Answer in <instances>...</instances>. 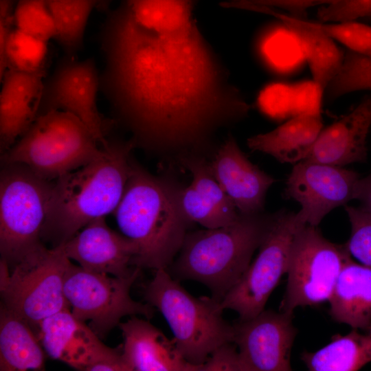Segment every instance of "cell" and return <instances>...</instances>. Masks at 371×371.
I'll return each mask as SVG.
<instances>
[{
	"instance_id": "6da1fadb",
	"label": "cell",
	"mask_w": 371,
	"mask_h": 371,
	"mask_svg": "<svg viewBox=\"0 0 371 371\" xmlns=\"http://www.w3.org/2000/svg\"><path fill=\"white\" fill-rule=\"evenodd\" d=\"M101 37L100 88L135 146L180 166L207 158L218 131L249 113L196 23L159 32L138 23L124 2L109 15Z\"/></svg>"
},
{
	"instance_id": "7a4b0ae2",
	"label": "cell",
	"mask_w": 371,
	"mask_h": 371,
	"mask_svg": "<svg viewBox=\"0 0 371 371\" xmlns=\"http://www.w3.org/2000/svg\"><path fill=\"white\" fill-rule=\"evenodd\" d=\"M182 188L168 177L152 175L132 158L113 214L121 233L137 247L133 267L167 269L177 257L192 224L181 206Z\"/></svg>"
},
{
	"instance_id": "3957f363",
	"label": "cell",
	"mask_w": 371,
	"mask_h": 371,
	"mask_svg": "<svg viewBox=\"0 0 371 371\" xmlns=\"http://www.w3.org/2000/svg\"><path fill=\"white\" fill-rule=\"evenodd\" d=\"M135 147L132 140L109 143L98 158L57 178L41 238L56 247L91 221L113 213L124 192Z\"/></svg>"
},
{
	"instance_id": "277c9868",
	"label": "cell",
	"mask_w": 371,
	"mask_h": 371,
	"mask_svg": "<svg viewBox=\"0 0 371 371\" xmlns=\"http://www.w3.org/2000/svg\"><path fill=\"white\" fill-rule=\"evenodd\" d=\"M271 214H239L233 223L188 232L167 269L177 281L194 280L209 289L221 302L251 263L269 227Z\"/></svg>"
},
{
	"instance_id": "5b68a950",
	"label": "cell",
	"mask_w": 371,
	"mask_h": 371,
	"mask_svg": "<svg viewBox=\"0 0 371 371\" xmlns=\"http://www.w3.org/2000/svg\"><path fill=\"white\" fill-rule=\"evenodd\" d=\"M144 293L146 302L164 317L179 351L199 371L218 348L234 342V326L223 317L220 302L194 297L166 269L155 271Z\"/></svg>"
},
{
	"instance_id": "8992f818",
	"label": "cell",
	"mask_w": 371,
	"mask_h": 371,
	"mask_svg": "<svg viewBox=\"0 0 371 371\" xmlns=\"http://www.w3.org/2000/svg\"><path fill=\"white\" fill-rule=\"evenodd\" d=\"M74 115L54 110L38 115L3 155L8 164H22L50 180L75 170L102 153L103 147Z\"/></svg>"
},
{
	"instance_id": "52a82bcc",
	"label": "cell",
	"mask_w": 371,
	"mask_h": 371,
	"mask_svg": "<svg viewBox=\"0 0 371 371\" xmlns=\"http://www.w3.org/2000/svg\"><path fill=\"white\" fill-rule=\"evenodd\" d=\"M70 262L58 247L48 249L42 242L23 256L10 271L1 260V304L25 320L37 336L45 319L71 307L63 291Z\"/></svg>"
},
{
	"instance_id": "ba28073f",
	"label": "cell",
	"mask_w": 371,
	"mask_h": 371,
	"mask_svg": "<svg viewBox=\"0 0 371 371\" xmlns=\"http://www.w3.org/2000/svg\"><path fill=\"white\" fill-rule=\"evenodd\" d=\"M52 183L22 164H8L0 178V252L8 267L41 243Z\"/></svg>"
},
{
	"instance_id": "9c48e42d",
	"label": "cell",
	"mask_w": 371,
	"mask_h": 371,
	"mask_svg": "<svg viewBox=\"0 0 371 371\" xmlns=\"http://www.w3.org/2000/svg\"><path fill=\"white\" fill-rule=\"evenodd\" d=\"M351 258L345 245L330 242L315 226L305 225L293 239L281 312L328 301L344 264Z\"/></svg>"
},
{
	"instance_id": "30bf717a",
	"label": "cell",
	"mask_w": 371,
	"mask_h": 371,
	"mask_svg": "<svg viewBox=\"0 0 371 371\" xmlns=\"http://www.w3.org/2000/svg\"><path fill=\"white\" fill-rule=\"evenodd\" d=\"M141 269L126 278L111 277L106 273L89 271L70 262L67 269L63 291L78 319L90 321V328L101 339L122 317L140 315L150 319L155 311L148 303L135 301L130 291Z\"/></svg>"
},
{
	"instance_id": "8fae6325",
	"label": "cell",
	"mask_w": 371,
	"mask_h": 371,
	"mask_svg": "<svg viewBox=\"0 0 371 371\" xmlns=\"http://www.w3.org/2000/svg\"><path fill=\"white\" fill-rule=\"evenodd\" d=\"M305 225L297 213L283 210L271 214L256 258L220 302L223 311L233 310L239 320H247L265 310L271 293L286 273L295 236Z\"/></svg>"
},
{
	"instance_id": "7c38bea8",
	"label": "cell",
	"mask_w": 371,
	"mask_h": 371,
	"mask_svg": "<svg viewBox=\"0 0 371 371\" xmlns=\"http://www.w3.org/2000/svg\"><path fill=\"white\" fill-rule=\"evenodd\" d=\"M38 337L48 356L76 370L128 371L122 344L115 348L106 346L69 309L45 319L39 326Z\"/></svg>"
},
{
	"instance_id": "4fadbf2b",
	"label": "cell",
	"mask_w": 371,
	"mask_h": 371,
	"mask_svg": "<svg viewBox=\"0 0 371 371\" xmlns=\"http://www.w3.org/2000/svg\"><path fill=\"white\" fill-rule=\"evenodd\" d=\"M99 88L100 76L93 59L78 61L67 56L44 82L38 116L54 110L69 112L79 118L104 147L109 144L105 134L111 123L102 117L98 109Z\"/></svg>"
},
{
	"instance_id": "5bb4252c",
	"label": "cell",
	"mask_w": 371,
	"mask_h": 371,
	"mask_svg": "<svg viewBox=\"0 0 371 371\" xmlns=\"http://www.w3.org/2000/svg\"><path fill=\"white\" fill-rule=\"evenodd\" d=\"M359 179L354 170L304 159L289 175L284 196L300 205L297 215L303 223L317 227L330 211L354 199Z\"/></svg>"
},
{
	"instance_id": "9a60e30c",
	"label": "cell",
	"mask_w": 371,
	"mask_h": 371,
	"mask_svg": "<svg viewBox=\"0 0 371 371\" xmlns=\"http://www.w3.org/2000/svg\"><path fill=\"white\" fill-rule=\"evenodd\" d=\"M293 313L263 310L233 326L234 343L247 371L291 370V353L297 335Z\"/></svg>"
},
{
	"instance_id": "2e32d148",
	"label": "cell",
	"mask_w": 371,
	"mask_h": 371,
	"mask_svg": "<svg viewBox=\"0 0 371 371\" xmlns=\"http://www.w3.org/2000/svg\"><path fill=\"white\" fill-rule=\"evenodd\" d=\"M56 247L69 259L76 260L89 271L126 278L137 269L131 268L137 251L135 244L111 229L104 217L91 221L82 231Z\"/></svg>"
},
{
	"instance_id": "e0dca14e",
	"label": "cell",
	"mask_w": 371,
	"mask_h": 371,
	"mask_svg": "<svg viewBox=\"0 0 371 371\" xmlns=\"http://www.w3.org/2000/svg\"><path fill=\"white\" fill-rule=\"evenodd\" d=\"M211 172L240 214L263 211L276 179L251 163L232 135H228L209 161Z\"/></svg>"
},
{
	"instance_id": "ac0fdd59",
	"label": "cell",
	"mask_w": 371,
	"mask_h": 371,
	"mask_svg": "<svg viewBox=\"0 0 371 371\" xmlns=\"http://www.w3.org/2000/svg\"><path fill=\"white\" fill-rule=\"evenodd\" d=\"M371 128V94L350 111L322 130L305 159L344 167L364 162Z\"/></svg>"
},
{
	"instance_id": "d6986e66",
	"label": "cell",
	"mask_w": 371,
	"mask_h": 371,
	"mask_svg": "<svg viewBox=\"0 0 371 371\" xmlns=\"http://www.w3.org/2000/svg\"><path fill=\"white\" fill-rule=\"evenodd\" d=\"M209 161L194 157L182 162L181 166L190 172L192 181L182 188L180 203L192 223L216 228L233 223L240 213L212 175Z\"/></svg>"
},
{
	"instance_id": "ffe728a7",
	"label": "cell",
	"mask_w": 371,
	"mask_h": 371,
	"mask_svg": "<svg viewBox=\"0 0 371 371\" xmlns=\"http://www.w3.org/2000/svg\"><path fill=\"white\" fill-rule=\"evenodd\" d=\"M123 337V356L130 371H199L186 361L174 339L148 320L132 317L118 325Z\"/></svg>"
},
{
	"instance_id": "44dd1931",
	"label": "cell",
	"mask_w": 371,
	"mask_h": 371,
	"mask_svg": "<svg viewBox=\"0 0 371 371\" xmlns=\"http://www.w3.org/2000/svg\"><path fill=\"white\" fill-rule=\"evenodd\" d=\"M45 73L8 69L0 93L1 151L4 153L38 116Z\"/></svg>"
},
{
	"instance_id": "7402d4cb",
	"label": "cell",
	"mask_w": 371,
	"mask_h": 371,
	"mask_svg": "<svg viewBox=\"0 0 371 371\" xmlns=\"http://www.w3.org/2000/svg\"><path fill=\"white\" fill-rule=\"evenodd\" d=\"M328 302L333 320L371 335V268L348 260Z\"/></svg>"
},
{
	"instance_id": "603a6c76",
	"label": "cell",
	"mask_w": 371,
	"mask_h": 371,
	"mask_svg": "<svg viewBox=\"0 0 371 371\" xmlns=\"http://www.w3.org/2000/svg\"><path fill=\"white\" fill-rule=\"evenodd\" d=\"M322 129L320 114H297L271 131L250 137L247 144L252 151L295 164L306 158Z\"/></svg>"
},
{
	"instance_id": "cb8c5ba5",
	"label": "cell",
	"mask_w": 371,
	"mask_h": 371,
	"mask_svg": "<svg viewBox=\"0 0 371 371\" xmlns=\"http://www.w3.org/2000/svg\"><path fill=\"white\" fill-rule=\"evenodd\" d=\"M245 10L267 14L278 19L288 30L295 34L301 41L314 82L321 93L340 68L344 53H342L326 34L304 24L302 19L296 16L284 14L271 8L247 2Z\"/></svg>"
},
{
	"instance_id": "d4e9b609",
	"label": "cell",
	"mask_w": 371,
	"mask_h": 371,
	"mask_svg": "<svg viewBox=\"0 0 371 371\" xmlns=\"http://www.w3.org/2000/svg\"><path fill=\"white\" fill-rule=\"evenodd\" d=\"M45 352L31 326L1 304L0 370H43Z\"/></svg>"
},
{
	"instance_id": "484cf974",
	"label": "cell",
	"mask_w": 371,
	"mask_h": 371,
	"mask_svg": "<svg viewBox=\"0 0 371 371\" xmlns=\"http://www.w3.org/2000/svg\"><path fill=\"white\" fill-rule=\"evenodd\" d=\"M301 359L311 371L358 370L371 361V335L353 329L332 337L329 344L315 352H304Z\"/></svg>"
},
{
	"instance_id": "4316f807",
	"label": "cell",
	"mask_w": 371,
	"mask_h": 371,
	"mask_svg": "<svg viewBox=\"0 0 371 371\" xmlns=\"http://www.w3.org/2000/svg\"><path fill=\"white\" fill-rule=\"evenodd\" d=\"M49 10L57 31L56 40L67 57L82 47L87 23L94 8L104 10L110 0H41Z\"/></svg>"
},
{
	"instance_id": "83f0119b",
	"label": "cell",
	"mask_w": 371,
	"mask_h": 371,
	"mask_svg": "<svg viewBox=\"0 0 371 371\" xmlns=\"http://www.w3.org/2000/svg\"><path fill=\"white\" fill-rule=\"evenodd\" d=\"M136 21L161 32L187 29L196 23L195 0H125Z\"/></svg>"
},
{
	"instance_id": "f1b7e54d",
	"label": "cell",
	"mask_w": 371,
	"mask_h": 371,
	"mask_svg": "<svg viewBox=\"0 0 371 371\" xmlns=\"http://www.w3.org/2000/svg\"><path fill=\"white\" fill-rule=\"evenodd\" d=\"M47 54V42L17 28L12 29L5 48V72L13 69L26 73H45Z\"/></svg>"
},
{
	"instance_id": "f546056e",
	"label": "cell",
	"mask_w": 371,
	"mask_h": 371,
	"mask_svg": "<svg viewBox=\"0 0 371 371\" xmlns=\"http://www.w3.org/2000/svg\"><path fill=\"white\" fill-rule=\"evenodd\" d=\"M371 91V56L348 51L337 73L326 89L328 100H334L345 94Z\"/></svg>"
},
{
	"instance_id": "4dcf8cb0",
	"label": "cell",
	"mask_w": 371,
	"mask_h": 371,
	"mask_svg": "<svg viewBox=\"0 0 371 371\" xmlns=\"http://www.w3.org/2000/svg\"><path fill=\"white\" fill-rule=\"evenodd\" d=\"M13 21L16 28L40 40L48 42L56 38L53 18L41 0H18Z\"/></svg>"
},
{
	"instance_id": "1f68e13d",
	"label": "cell",
	"mask_w": 371,
	"mask_h": 371,
	"mask_svg": "<svg viewBox=\"0 0 371 371\" xmlns=\"http://www.w3.org/2000/svg\"><path fill=\"white\" fill-rule=\"evenodd\" d=\"M306 26L337 41L350 51L371 56V26L354 21L325 23L302 20Z\"/></svg>"
},
{
	"instance_id": "d6a6232c",
	"label": "cell",
	"mask_w": 371,
	"mask_h": 371,
	"mask_svg": "<svg viewBox=\"0 0 371 371\" xmlns=\"http://www.w3.org/2000/svg\"><path fill=\"white\" fill-rule=\"evenodd\" d=\"M350 226V236L344 244L350 254L371 268V212L362 207L345 205Z\"/></svg>"
},
{
	"instance_id": "836d02e7",
	"label": "cell",
	"mask_w": 371,
	"mask_h": 371,
	"mask_svg": "<svg viewBox=\"0 0 371 371\" xmlns=\"http://www.w3.org/2000/svg\"><path fill=\"white\" fill-rule=\"evenodd\" d=\"M371 16V0H337L326 5L317 11L321 22L354 21Z\"/></svg>"
},
{
	"instance_id": "e575fe53",
	"label": "cell",
	"mask_w": 371,
	"mask_h": 371,
	"mask_svg": "<svg viewBox=\"0 0 371 371\" xmlns=\"http://www.w3.org/2000/svg\"><path fill=\"white\" fill-rule=\"evenodd\" d=\"M240 370L247 371L234 342L218 348L201 365L200 371Z\"/></svg>"
},
{
	"instance_id": "d590c367",
	"label": "cell",
	"mask_w": 371,
	"mask_h": 371,
	"mask_svg": "<svg viewBox=\"0 0 371 371\" xmlns=\"http://www.w3.org/2000/svg\"><path fill=\"white\" fill-rule=\"evenodd\" d=\"M255 4L269 8H280L294 14H302L307 8L317 5H328L337 0H247Z\"/></svg>"
},
{
	"instance_id": "8d00e7d4",
	"label": "cell",
	"mask_w": 371,
	"mask_h": 371,
	"mask_svg": "<svg viewBox=\"0 0 371 371\" xmlns=\"http://www.w3.org/2000/svg\"><path fill=\"white\" fill-rule=\"evenodd\" d=\"M354 199L359 201L360 206L371 212V173L357 181Z\"/></svg>"
}]
</instances>
